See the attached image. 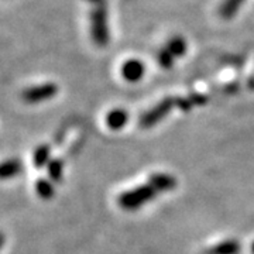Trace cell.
Here are the masks:
<instances>
[{
    "instance_id": "6da1fadb",
    "label": "cell",
    "mask_w": 254,
    "mask_h": 254,
    "mask_svg": "<svg viewBox=\"0 0 254 254\" xmlns=\"http://www.w3.org/2000/svg\"><path fill=\"white\" fill-rule=\"evenodd\" d=\"M175 184H177L175 178H173L171 175L155 174L150 178L148 184L141 185L136 190H131L128 192L122 193L120 198H119V205L122 208L128 209V210L140 208L141 205H144L145 202L153 199L157 193L164 192V190H173Z\"/></svg>"
},
{
    "instance_id": "7a4b0ae2",
    "label": "cell",
    "mask_w": 254,
    "mask_h": 254,
    "mask_svg": "<svg viewBox=\"0 0 254 254\" xmlns=\"http://www.w3.org/2000/svg\"><path fill=\"white\" fill-rule=\"evenodd\" d=\"M92 36L96 44L106 46L109 40L108 23H106V11L105 7L98 4V7L92 13Z\"/></svg>"
},
{
    "instance_id": "3957f363",
    "label": "cell",
    "mask_w": 254,
    "mask_h": 254,
    "mask_svg": "<svg viewBox=\"0 0 254 254\" xmlns=\"http://www.w3.org/2000/svg\"><path fill=\"white\" fill-rule=\"evenodd\" d=\"M57 92H58V86H55L54 83H46V85H41V86L28 88V89L23 92L21 98L28 103H38V102H43V100L51 99Z\"/></svg>"
},
{
    "instance_id": "277c9868",
    "label": "cell",
    "mask_w": 254,
    "mask_h": 254,
    "mask_svg": "<svg viewBox=\"0 0 254 254\" xmlns=\"http://www.w3.org/2000/svg\"><path fill=\"white\" fill-rule=\"evenodd\" d=\"M174 100L173 99H164L160 105H157L154 109L150 110L148 113H145L143 119H141V126L143 127H150L155 125L158 120L161 119L170 112L171 106H173Z\"/></svg>"
},
{
    "instance_id": "5b68a950",
    "label": "cell",
    "mask_w": 254,
    "mask_h": 254,
    "mask_svg": "<svg viewBox=\"0 0 254 254\" xmlns=\"http://www.w3.org/2000/svg\"><path fill=\"white\" fill-rule=\"evenodd\" d=\"M144 75V65L138 60H128L122 66V76L128 82L140 81Z\"/></svg>"
},
{
    "instance_id": "8992f818",
    "label": "cell",
    "mask_w": 254,
    "mask_h": 254,
    "mask_svg": "<svg viewBox=\"0 0 254 254\" xmlns=\"http://www.w3.org/2000/svg\"><path fill=\"white\" fill-rule=\"evenodd\" d=\"M106 123L110 128L119 130L127 123V113L122 109H115L110 112L106 118Z\"/></svg>"
},
{
    "instance_id": "52a82bcc",
    "label": "cell",
    "mask_w": 254,
    "mask_h": 254,
    "mask_svg": "<svg viewBox=\"0 0 254 254\" xmlns=\"http://www.w3.org/2000/svg\"><path fill=\"white\" fill-rule=\"evenodd\" d=\"M242 3H243V0H225L220 7V16L223 18H232Z\"/></svg>"
},
{
    "instance_id": "ba28073f",
    "label": "cell",
    "mask_w": 254,
    "mask_h": 254,
    "mask_svg": "<svg viewBox=\"0 0 254 254\" xmlns=\"http://www.w3.org/2000/svg\"><path fill=\"white\" fill-rule=\"evenodd\" d=\"M240 246L236 242H225L222 245L215 246L209 250V254H236Z\"/></svg>"
},
{
    "instance_id": "9c48e42d",
    "label": "cell",
    "mask_w": 254,
    "mask_h": 254,
    "mask_svg": "<svg viewBox=\"0 0 254 254\" xmlns=\"http://www.w3.org/2000/svg\"><path fill=\"white\" fill-rule=\"evenodd\" d=\"M167 50H168L174 57H182V55L185 54L187 44H185V41H184L182 38H180V37H175V38H173V40L168 43Z\"/></svg>"
},
{
    "instance_id": "30bf717a",
    "label": "cell",
    "mask_w": 254,
    "mask_h": 254,
    "mask_svg": "<svg viewBox=\"0 0 254 254\" xmlns=\"http://www.w3.org/2000/svg\"><path fill=\"white\" fill-rule=\"evenodd\" d=\"M48 157H50V147L48 145H41V147H38L36 150L34 164H36L37 167H43L48 161Z\"/></svg>"
},
{
    "instance_id": "8fae6325",
    "label": "cell",
    "mask_w": 254,
    "mask_h": 254,
    "mask_svg": "<svg viewBox=\"0 0 254 254\" xmlns=\"http://www.w3.org/2000/svg\"><path fill=\"white\" fill-rule=\"evenodd\" d=\"M20 171V164L17 161H6L1 167V175L3 178L14 177Z\"/></svg>"
},
{
    "instance_id": "7c38bea8",
    "label": "cell",
    "mask_w": 254,
    "mask_h": 254,
    "mask_svg": "<svg viewBox=\"0 0 254 254\" xmlns=\"http://www.w3.org/2000/svg\"><path fill=\"white\" fill-rule=\"evenodd\" d=\"M37 192H38L40 196H43V198H46V199H48V198L54 193L51 184L48 181H46V180H41V181L37 182Z\"/></svg>"
},
{
    "instance_id": "4fadbf2b",
    "label": "cell",
    "mask_w": 254,
    "mask_h": 254,
    "mask_svg": "<svg viewBox=\"0 0 254 254\" xmlns=\"http://www.w3.org/2000/svg\"><path fill=\"white\" fill-rule=\"evenodd\" d=\"M48 170H50V174H51V177L54 178L55 181L61 180V175H63V164H61V161H58V160L51 161Z\"/></svg>"
},
{
    "instance_id": "5bb4252c",
    "label": "cell",
    "mask_w": 254,
    "mask_h": 254,
    "mask_svg": "<svg viewBox=\"0 0 254 254\" xmlns=\"http://www.w3.org/2000/svg\"><path fill=\"white\" fill-rule=\"evenodd\" d=\"M158 60H160V63H161V65H163L164 68H171V66H173L174 55L165 48V50H163V51L158 54Z\"/></svg>"
},
{
    "instance_id": "9a60e30c",
    "label": "cell",
    "mask_w": 254,
    "mask_h": 254,
    "mask_svg": "<svg viewBox=\"0 0 254 254\" xmlns=\"http://www.w3.org/2000/svg\"><path fill=\"white\" fill-rule=\"evenodd\" d=\"M91 1H93V3H96V1H100V0H91Z\"/></svg>"
},
{
    "instance_id": "2e32d148",
    "label": "cell",
    "mask_w": 254,
    "mask_h": 254,
    "mask_svg": "<svg viewBox=\"0 0 254 254\" xmlns=\"http://www.w3.org/2000/svg\"><path fill=\"white\" fill-rule=\"evenodd\" d=\"M253 250H254V247H253Z\"/></svg>"
}]
</instances>
